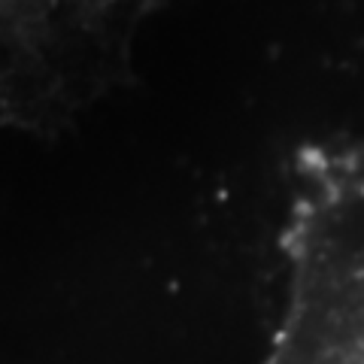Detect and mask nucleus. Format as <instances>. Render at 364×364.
Listing matches in <instances>:
<instances>
[{
    "label": "nucleus",
    "mask_w": 364,
    "mask_h": 364,
    "mask_svg": "<svg viewBox=\"0 0 364 364\" xmlns=\"http://www.w3.org/2000/svg\"><path fill=\"white\" fill-rule=\"evenodd\" d=\"M282 255L286 304L261 364H364V136L298 155Z\"/></svg>",
    "instance_id": "nucleus-1"
},
{
    "label": "nucleus",
    "mask_w": 364,
    "mask_h": 364,
    "mask_svg": "<svg viewBox=\"0 0 364 364\" xmlns=\"http://www.w3.org/2000/svg\"><path fill=\"white\" fill-rule=\"evenodd\" d=\"M6 124H13V112H9L4 95H0V128H6Z\"/></svg>",
    "instance_id": "nucleus-2"
},
{
    "label": "nucleus",
    "mask_w": 364,
    "mask_h": 364,
    "mask_svg": "<svg viewBox=\"0 0 364 364\" xmlns=\"http://www.w3.org/2000/svg\"><path fill=\"white\" fill-rule=\"evenodd\" d=\"M124 4H136V0H124Z\"/></svg>",
    "instance_id": "nucleus-3"
}]
</instances>
